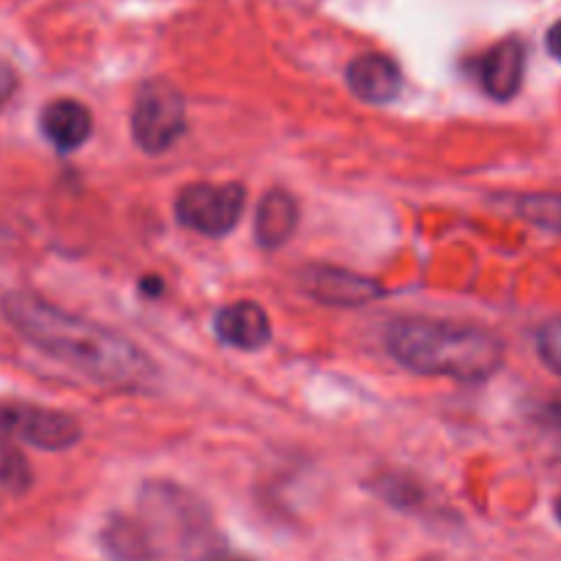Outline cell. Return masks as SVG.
<instances>
[{"instance_id":"cell-1","label":"cell","mask_w":561,"mask_h":561,"mask_svg":"<svg viewBox=\"0 0 561 561\" xmlns=\"http://www.w3.org/2000/svg\"><path fill=\"white\" fill-rule=\"evenodd\" d=\"M3 318L33 348L71 367L88 381L118 392H153L162 381L157 362L115 329L71 316L27 290H11L0 301Z\"/></svg>"},{"instance_id":"cell-2","label":"cell","mask_w":561,"mask_h":561,"mask_svg":"<svg viewBox=\"0 0 561 561\" xmlns=\"http://www.w3.org/2000/svg\"><path fill=\"white\" fill-rule=\"evenodd\" d=\"M383 345L405 370L460 383L491 381L507 356L502 337L491 329L433 318H400L389 323Z\"/></svg>"},{"instance_id":"cell-3","label":"cell","mask_w":561,"mask_h":561,"mask_svg":"<svg viewBox=\"0 0 561 561\" xmlns=\"http://www.w3.org/2000/svg\"><path fill=\"white\" fill-rule=\"evenodd\" d=\"M186 135L184 93L168 80L142 82L131 107V140L151 157L168 153Z\"/></svg>"},{"instance_id":"cell-4","label":"cell","mask_w":561,"mask_h":561,"mask_svg":"<svg viewBox=\"0 0 561 561\" xmlns=\"http://www.w3.org/2000/svg\"><path fill=\"white\" fill-rule=\"evenodd\" d=\"M244 203L247 190L236 181H228V184L201 181V184L184 186L175 195L173 211L184 228L208 236V239H225L239 225Z\"/></svg>"},{"instance_id":"cell-5","label":"cell","mask_w":561,"mask_h":561,"mask_svg":"<svg viewBox=\"0 0 561 561\" xmlns=\"http://www.w3.org/2000/svg\"><path fill=\"white\" fill-rule=\"evenodd\" d=\"M0 433L44 453H66L82 442V427L75 416L27 403L0 405Z\"/></svg>"},{"instance_id":"cell-6","label":"cell","mask_w":561,"mask_h":561,"mask_svg":"<svg viewBox=\"0 0 561 561\" xmlns=\"http://www.w3.org/2000/svg\"><path fill=\"white\" fill-rule=\"evenodd\" d=\"M299 288L329 307H365L389 296L378 279L327 263H310L299 272Z\"/></svg>"},{"instance_id":"cell-7","label":"cell","mask_w":561,"mask_h":561,"mask_svg":"<svg viewBox=\"0 0 561 561\" xmlns=\"http://www.w3.org/2000/svg\"><path fill=\"white\" fill-rule=\"evenodd\" d=\"M526 47L520 38H504L477 60V80L493 102H513L524 88Z\"/></svg>"},{"instance_id":"cell-8","label":"cell","mask_w":561,"mask_h":561,"mask_svg":"<svg viewBox=\"0 0 561 561\" xmlns=\"http://www.w3.org/2000/svg\"><path fill=\"white\" fill-rule=\"evenodd\" d=\"M345 85L359 102L389 104L403 91V71L398 60L383 53L356 55L345 69Z\"/></svg>"},{"instance_id":"cell-9","label":"cell","mask_w":561,"mask_h":561,"mask_svg":"<svg viewBox=\"0 0 561 561\" xmlns=\"http://www.w3.org/2000/svg\"><path fill=\"white\" fill-rule=\"evenodd\" d=\"M214 334L222 345L236 351H261L272 343V318L257 301L241 299L225 305L214 316Z\"/></svg>"},{"instance_id":"cell-10","label":"cell","mask_w":561,"mask_h":561,"mask_svg":"<svg viewBox=\"0 0 561 561\" xmlns=\"http://www.w3.org/2000/svg\"><path fill=\"white\" fill-rule=\"evenodd\" d=\"M38 129L55 151L71 153L91 140L93 115L77 99H55L38 115Z\"/></svg>"},{"instance_id":"cell-11","label":"cell","mask_w":561,"mask_h":561,"mask_svg":"<svg viewBox=\"0 0 561 561\" xmlns=\"http://www.w3.org/2000/svg\"><path fill=\"white\" fill-rule=\"evenodd\" d=\"M299 228V201L288 190H268L257 203L255 241L261 250L274 252L288 244Z\"/></svg>"},{"instance_id":"cell-12","label":"cell","mask_w":561,"mask_h":561,"mask_svg":"<svg viewBox=\"0 0 561 561\" xmlns=\"http://www.w3.org/2000/svg\"><path fill=\"white\" fill-rule=\"evenodd\" d=\"M102 546L115 561H151L157 559L146 524L129 515H113L102 531Z\"/></svg>"},{"instance_id":"cell-13","label":"cell","mask_w":561,"mask_h":561,"mask_svg":"<svg viewBox=\"0 0 561 561\" xmlns=\"http://www.w3.org/2000/svg\"><path fill=\"white\" fill-rule=\"evenodd\" d=\"M513 211L529 225L561 236V195L557 192H531L513 201Z\"/></svg>"},{"instance_id":"cell-14","label":"cell","mask_w":561,"mask_h":561,"mask_svg":"<svg viewBox=\"0 0 561 561\" xmlns=\"http://www.w3.org/2000/svg\"><path fill=\"white\" fill-rule=\"evenodd\" d=\"M373 491H376L383 502H389L392 507H398V510H411V507H416L422 499H425L422 488L416 485L411 477H403V474L381 477L378 482H373Z\"/></svg>"},{"instance_id":"cell-15","label":"cell","mask_w":561,"mask_h":561,"mask_svg":"<svg viewBox=\"0 0 561 561\" xmlns=\"http://www.w3.org/2000/svg\"><path fill=\"white\" fill-rule=\"evenodd\" d=\"M0 485L11 493H22L31 488V466L14 447L0 449Z\"/></svg>"},{"instance_id":"cell-16","label":"cell","mask_w":561,"mask_h":561,"mask_svg":"<svg viewBox=\"0 0 561 561\" xmlns=\"http://www.w3.org/2000/svg\"><path fill=\"white\" fill-rule=\"evenodd\" d=\"M537 354L557 376H561V318L542 323L537 332Z\"/></svg>"},{"instance_id":"cell-17","label":"cell","mask_w":561,"mask_h":561,"mask_svg":"<svg viewBox=\"0 0 561 561\" xmlns=\"http://www.w3.org/2000/svg\"><path fill=\"white\" fill-rule=\"evenodd\" d=\"M16 85H20V77L11 69L9 64H0V110L11 102V96L16 93Z\"/></svg>"},{"instance_id":"cell-18","label":"cell","mask_w":561,"mask_h":561,"mask_svg":"<svg viewBox=\"0 0 561 561\" xmlns=\"http://www.w3.org/2000/svg\"><path fill=\"white\" fill-rule=\"evenodd\" d=\"M540 420L551 427H561V398L548 400L540 409Z\"/></svg>"},{"instance_id":"cell-19","label":"cell","mask_w":561,"mask_h":561,"mask_svg":"<svg viewBox=\"0 0 561 561\" xmlns=\"http://www.w3.org/2000/svg\"><path fill=\"white\" fill-rule=\"evenodd\" d=\"M546 47L548 53L553 55V58L561 64V20L553 22L551 27H548V36H546Z\"/></svg>"},{"instance_id":"cell-20","label":"cell","mask_w":561,"mask_h":561,"mask_svg":"<svg viewBox=\"0 0 561 561\" xmlns=\"http://www.w3.org/2000/svg\"><path fill=\"white\" fill-rule=\"evenodd\" d=\"M203 561H250V559L241 557V553L228 551V548H225V546H217V548H214V551L208 553V557L203 559Z\"/></svg>"},{"instance_id":"cell-21","label":"cell","mask_w":561,"mask_h":561,"mask_svg":"<svg viewBox=\"0 0 561 561\" xmlns=\"http://www.w3.org/2000/svg\"><path fill=\"white\" fill-rule=\"evenodd\" d=\"M140 288L146 290V294H151V296L162 294V283H159V277H142Z\"/></svg>"},{"instance_id":"cell-22","label":"cell","mask_w":561,"mask_h":561,"mask_svg":"<svg viewBox=\"0 0 561 561\" xmlns=\"http://www.w3.org/2000/svg\"><path fill=\"white\" fill-rule=\"evenodd\" d=\"M553 513H557V520L561 524V496L557 499V507H553Z\"/></svg>"}]
</instances>
